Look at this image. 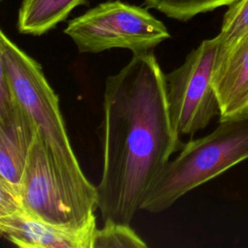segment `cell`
Returning <instances> with one entry per match:
<instances>
[{
    "mask_svg": "<svg viewBox=\"0 0 248 248\" xmlns=\"http://www.w3.org/2000/svg\"><path fill=\"white\" fill-rule=\"evenodd\" d=\"M23 209L19 184L0 177V217L14 214Z\"/></svg>",
    "mask_w": 248,
    "mask_h": 248,
    "instance_id": "5bb4252c",
    "label": "cell"
},
{
    "mask_svg": "<svg viewBox=\"0 0 248 248\" xmlns=\"http://www.w3.org/2000/svg\"><path fill=\"white\" fill-rule=\"evenodd\" d=\"M248 159V112L226 120L208 135L182 144L149 189L141 209L159 213L178 199Z\"/></svg>",
    "mask_w": 248,
    "mask_h": 248,
    "instance_id": "3957f363",
    "label": "cell"
},
{
    "mask_svg": "<svg viewBox=\"0 0 248 248\" xmlns=\"http://www.w3.org/2000/svg\"><path fill=\"white\" fill-rule=\"evenodd\" d=\"M0 70L31 115L67 190L88 215L98 208L97 186L83 173L73 150L60 110L59 98L41 64L0 32Z\"/></svg>",
    "mask_w": 248,
    "mask_h": 248,
    "instance_id": "7a4b0ae2",
    "label": "cell"
},
{
    "mask_svg": "<svg viewBox=\"0 0 248 248\" xmlns=\"http://www.w3.org/2000/svg\"><path fill=\"white\" fill-rule=\"evenodd\" d=\"M86 4V0H22L17 30L24 35H44L65 20L76 7Z\"/></svg>",
    "mask_w": 248,
    "mask_h": 248,
    "instance_id": "30bf717a",
    "label": "cell"
},
{
    "mask_svg": "<svg viewBox=\"0 0 248 248\" xmlns=\"http://www.w3.org/2000/svg\"><path fill=\"white\" fill-rule=\"evenodd\" d=\"M38 130L0 70V177L19 184Z\"/></svg>",
    "mask_w": 248,
    "mask_h": 248,
    "instance_id": "52a82bcc",
    "label": "cell"
},
{
    "mask_svg": "<svg viewBox=\"0 0 248 248\" xmlns=\"http://www.w3.org/2000/svg\"><path fill=\"white\" fill-rule=\"evenodd\" d=\"M64 33L80 53L112 48L145 53L170 37L165 24L146 9L120 0L100 3L69 20Z\"/></svg>",
    "mask_w": 248,
    "mask_h": 248,
    "instance_id": "277c9868",
    "label": "cell"
},
{
    "mask_svg": "<svg viewBox=\"0 0 248 248\" xmlns=\"http://www.w3.org/2000/svg\"><path fill=\"white\" fill-rule=\"evenodd\" d=\"M96 218L82 226H64L40 219L24 208L0 217V233L23 248H92Z\"/></svg>",
    "mask_w": 248,
    "mask_h": 248,
    "instance_id": "ba28073f",
    "label": "cell"
},
{
    "mask_svg": "<svg viewBox=\"0 0 248 248\" xmlns=\"http://www.w3.org/2000/svg\"><path fill=\"white\" fill-rule=\"evenodd\" d=\"M23 208L46 222L64 226H82L88 215L67 190L39 133L30 148L19 183Z\"/></svg>",
    "mask_w": 248,
    "mask_h": 248,
    "instance_id": "8992f818",
    "label": "cell"
},
{
    "mask_svg": "<svg viewBox=\"0 0 248 248\" xmlns=\"http://www.w3.org/2000/svg\"><path fill=\"white\" fill-rule=\"evenodd\" d=\"M248 35V0H237L224 15L219 39L218 55L224 54Z\"/></svg>",
    "mask_w": 248,
    "mask_h": 248,
    "instance_id": "7c38bea8",
    "label": "cell"
},
{
    "mask_svg": "<svg viewBox=\"0 0 248 248\" xmlns=\"http://www.w3.org/2000/svg\"><path fill=\"white\" fill-rule=\"evenodd\" d=\"M145 248L147 244L132 229L130 224L112 220L104 221V226L97 229L92 248Z\"/></svg>",
    "mask_w": 248,
    "mask_h": 248,
    "instance_id": "4fadbf2b",
    "label": "cell"
},
{
    "mask_svg": "<svg viewBox=\"0 0 248 248\" xmlns=\"http://www.w3.org/2000/svg\"><path fill=\"white\" fill-rule=\"evenodd\" d=\"M1 1H3V0H1Z\"/></svg>",
    "mask_w": 248,
    "mask_h": 248,
    "instance_id": "9a60e30c",
    "label": "cell"
},
{
    "mask_svg": "<svg viewBox=\"0 0 248 248\" xmlns=\"http://www.w3.org/2000/svg\"><path fill=\"white\" fill-rule=\"evenodd\" d=\"M218 49V36L203 40L166 75L169 113L180 137L195 135L220 114L212 82Z\"/></svg>",
    "mask_w": 248,
    "mask_h": 248,
    "instance_id": "5b68a950",
    "label": "cell"
},
{
    "mask_svg": "<svg viewBox=\"0 0 248 248\" xmlns=\"http://www.w3.org/2000/svg\"><path fill=\"white\" fill-rule=\"evenodd\" d=\"M150 9L163 13L168 17L188 21L194 16L221 7H229L237 0H143Z\"/></svg>",
    "mask_w": 248,
    "mask_h": 248,
    "instance_id": "8fae6325",
    "label": "cell"
},
{
    "mask_svg": "<svg viewBox=\"0 0 248 248\" xmlns=\"http://www.w3.org/2000/svg\"><path fill=\"white\" fill-rule=\"evenodd\" d=\"M213 87L220 107V121L248 112V35L216 58Z\"/></svg>",
    "mask_w": 248,
    "mask_h": 248,
    "instance_id": "9c48e42d",
    "label": "cell"
},
{
    "mask_svg": "<svg viewBox=\"0 0 248 248\" xmlns=\"http://www.w3.org/2000/svg\"><path fill=\"white\" fill-rule=\"evenodd\" d=\"M103 169L97 186L103 221L131 224L183 142L169 113L166 75L153 51L133 54L105 81Z\"/></svg>",
    "mask_w": 248,
    "mask_h": 248,
    "instance_id": "6da1fadb",
    "label": "cell"
}]
</instances>
